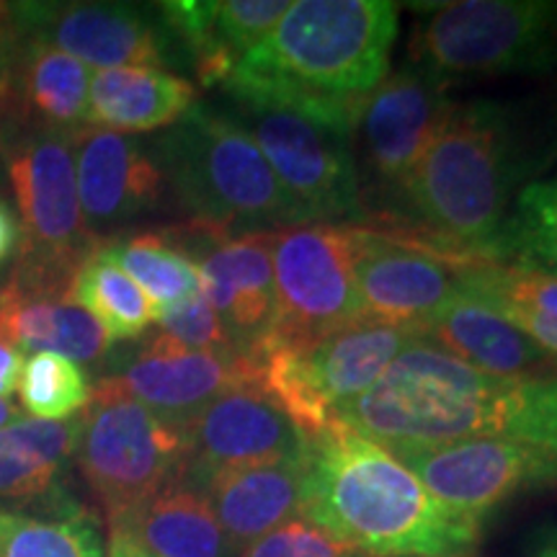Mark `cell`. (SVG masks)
Segmentation results:
<instances>
[{
    "label": "cell",
    "instance_id": "cell-28",
    "mask_svg": "<svg viewBox=\"0 0 557 557\" xmlns=\"http://www.w3.org/2000/svg\"><path fill=\"white\" fill-rule=\"evenodd\" d=\"M0 557H103V540L83 508L52 519L0 511Z\"/></svg>",
    "mask_w": 557,
    "mask_h": 557
},
{
    "label": "cell",
    "instance_id": "cell-14",
    "mask_svg": "<svg viewBox=\"0 0 557 557\" xmlns=\"http://www.w3.org/2000/svg\"><path fill=\"white\" fill-rule=\"evenodd\" d=\"M470 261L367 230L357 267L359 320L421 333L459 295Z\"/></svg>",
    "mask_w": 557,
    "mask_h": 557
},
{
    "label": "cell",
    "instance_id": "cell-38",
    "mask_svg": "<svg viewBox=\"0 0 557 557\" xmlns=\"http://www.w3.org/2000/svg\"><path fill=\"white\" fill-rule=\"evenodd\" d=\"M18 418H24V416H21V408L16 406V403L0 398V429L11 426V423H16Z\"/></svg>",
    "mask_w": 557,
    "mask_h": 557
},
{
    "label": "cell",
    "instance_id": "cell-4",
    "mask_svg": "<svg viewBox=\"0 0 557 557\" xmlns=\"http://www.w3.org/2000/svg\"><path fill=\"white\" fill-rule=\"evenodd\" d=\"M511 132L493 103L457 107L400 194L442 243L493 256L513 186Z\"/></svg>",
    "mask_w": 557,
    "mask_h": 557
},
{
    "label": "cell",
    "instance_id": "cell-19",
    "mask_svg": "<svg viewBox=\"0 0 557 557\" xmlns=\"http://www.w3.org/2000/svg\"><path fill=\"white\" fill-rule=\"evenodd\" d=\"M70 143L83 220L94 238L103 227L158 207L165 176L135 137L83 124L70 129Z\"/></svg>",
    "mask_w": 557,
    "mask_h": 557
},
{
    "label": "cell",
    "instance_id": "cell-36",
    "mask_svg": "<svg viewBox=\"0 0 557 557\" xmlns=\"http://www.w3.org/2000/svg\"><path fill=\"white\" fill-rule=\"evenodd\" d=\"M21 243V225L11 207L0 199V263H5L13 256V250Z\"/></svg>",
    "mask_w": 557,
    "mask_h": 557
},
{
    "label": "cell",
    "instance_id": "cell-37",
    "mask_svg": "<svg viewBox=\"0 0 557 557\" xmlns=\"http://www.w3.org/2000/svg\"><path fill=\"white\" fill-rule=\"evenodd\" d=\"M109 557H150V555L139 547V542L132 537L127 529L120 524H111Z\"/></svg>",
    "mask_w": 557,
    "mask_h": 557
},
{
    "label": "cell",
    "instance_id": "cell-8",
    "mask_svg": "<svg viewBox=\"0 0 557 557\" xmlns=\"http://www.w3.org/2000/svg\"><path fill=\"white\" fill-rule=\"evenodd\" d=\"M367 230L292 225L269 233L274 269V320L263 338L315 344L359 323L357 267Z\"/></svg>",
    "mask_w": 557,
    "mask_h": 557
},
{
    "label": "cell",
    "instance_id": "cell-15",
    "mask_svg": "<svg viewBox=\"0 0 557 557\" xmlns=\"http://www.w3.org/2000/svg\"><path fill=\"white\" fill-rule=\"evenodd\" d=\"M171 243L197 263L201 295L218 312L235 344L248 351L271 331L274 269L269 233L227 235L199 222L173 233Z\"/></svg>",
    "mask_w": 557,
    "mask_h": 557
},
{
    "label": "cell",
    "instance_id": "cell-21",
    "mask_svg": "<svg viewBox=\"0 0 557 557\" xmlns=\"http://www.w3.org/2000/svg\"><path fill=\"white\" fill-rule=\"evenodd\" d=\"M305 468L308 457L246 465L214 472L197 487L207 496L227 540L246 553L263 534L302 513Z\"/></svg>",
    "mask_w": 557,
    "mask_h": 557
},
{
    "label": "cell",
    "instance_id": "cell-11",
    "mask_svg": "<svg viewBox=\"0 0 557 557\" xmlns=\"http://www.w3.org/2000/svg\"><path fill=\"white\" fill-rule=\"evenodd\" d=\"M395 457L438 504L475 524L521 491L557 483L555 451L511 438H468Z\"/></svg>",
    "mask_w": 557,
    "mask_h": 557
},
{
    "label": "cell",
    "instance_id": "cell-9",
    "mask_svg": "<svg viewBox=\"0 0 557 557\" xmlns=\"http://www.w3.org/2000/svg\"><path fill=\"white\" fill-rule=\"evenodd\" d=\"M0 156L21 214L16 263L73 276L99 240L83 220L70 132L0 127Z\"/></svg>",
    "mask_w": 557,
    "mask_h": 557
},
{
    "label": "cell",
    "instance_id": "cell-20",
    "mask_svg": "<svg viewBox=\"0 0 557 557\" xmlns=\"http://www.w3.org/2000/svg\"><path fill=\"white\" fill-rule=\"evenodd\" d=\"M421 336L434 338L442 351L493 377L532 380L557 372V359L545 348L462 292L423 325Z\"/></svg>",
    "mask_w": 557,
    "mask_h": 557
},
{
    "label": "cell",
    "instance_id": "cell-22",
    "mask_svg": "<svg viewBox=\"0 0 557 557\" xmlns=\"http://www.w3.org/2000/svg\"><path fill=\"white\" fill-rule=\"evenodd\" d=\"M83 416L67 421L18 418L0 429V500H45L54 517L78 511L62 491L60 475L78 451Z\"/></svg>",
    "mask_w": 557,
    "mask_h": 557
},
{
    "label": "cell",
    "instance_id": "cell-30",
    "mask_svg": "<svg viewBox=\"0 0 557 557\" xmlns=\"http://www.w3.org/2000/svg\"><path fill=\"white\" fill-rule=\"evenodd\" d=\"M88 374L58 354H34L24 364L18 382L21 406L41 421H62L86 410L90 403Z\"/></svg>",
    "mask_w": 557,
    "mask_h": 557
},
{
    "label": "cell",
    "instance_id": "cell-33",
    "mask_svg": "<svg viewBox=\"0 0 557 557\" xmlns=\"http://www.w3.org/2000/svg\"><path fill=\"white\" fill-rule=\"evenodd\" d=\"M243 557H369L299 513L246 547Z\"/></svg>",
    "mask_w": 557,
    "mask_h": 557
},
{
    "label": "cell",
    "instance_id": "cell-24",
    "mask_svg": "<svg viewBox=\"0 0 557 557\" xmlns=\"http://www.w3.org/2000/svg\"><path fill=\"white\" fill-rule=\"evenodd\" d=\"M109 524L127 529L150 557H243L222 532L205 493L184 475Z\"/></svg>",
    "mask_w": 557,
    "mask_h": 557
},
{
    "label": "cell",
    "instance_id": "cell-39",
    "mask_svg": "<svg viewBox=\"0 0 557 557\" xmlns=\"http://www.w3.org/2000/svg\"><path fill=\"white\" fill-rule=\"evenodd\" d=\"M537 557H557V534L542 542V547L537 549Z\"/></svg>",
    "mask_w": 557,
    "mask_h": 557
},
{
    "label": "cell",
    "instance_id": "cell-32",
    "mask_svg": "<svg viewBox=\"0 0 557 557\" xmlns=\"http://www.w3.org/2000/svg\"><path fill=\"white\" fill-rule=\"evenodd\" d=\"M156 323L163 336L186 351H243L201 292L186 302L158 312Z\"/></svg>",
    "mask_w": 557,
    "mask_h": 557
},
{
    "label": "cell",
    "instance_id": "cell-16",
    "mask_svg": "<svg viewBox=\"0 0 557 557\" xmlns=\"http://www.w3.org/2000/svg\"><path fill=\"white\" fill-rule=\"evenodd\" d=\"M26 37L99 70L160 67V29L127 3H18Z\"/></svg>",
    "mask_w": 557,
    "mask_h": 557
},
{
    "label": "cell",
    "instance_id": "cell-5",
    "mask_svg": "<svg viewBox=\"0 0 557 557\" xmlns=\"http://www.w3.org/2000/svg\"><path fill=\"white\" fill-rule=\"evenodd\" d=\"M160 171L191 222L227 235L305 225L240 122L194 107L160 139Z\"/></svg>",
    "mask_w": 557,
    "mask_h": 557
},
{
    "label": "cell",
    "instance_id": "cell-18",
    "mask_svg": "<svg viewBox=\"0 0 557 557\" xmlns=\"http://www.w3.org/2000/svg\"><path fill=\"white\" fill-rule=\"evenodd\" d=\"M73 276L16 267L0 287V336L21 351L96 361L111 341L86 308L70 299Z\"/></svg>",
    "mask_w": 557,
    "mask_h": 557
},
{
    "label": "cell",
    "instance_id": "cell-27",
    "mask_svg": "<svg viewBox=\"0 0 557 557\" xmlns=\"http://www.w3.org/2000/svg\"><path fill=\"white\" fill-rule=\"evenodd\" d=\"M103 248L120 263L124 274L145 292V297L156 308V315L201 292L197 263L165 235L145 233L129 240L103 243Z\"/></svg>",
    "mask_w": 557,
    "mask_h": 557
},
{
    "label": "cell",
    "instance_id": "cell-29",
    "mask_svg": "<svg viewBox=\"0 0 557 557\" xmlns=\"http://www.w3.org/2000/svg\"><path fill=\"white\" fill-rule=\"evenodd\" d=\"M506 250L517 263L557 276V176L529 184L517 201V212L500 230L496 253Z\"/></svg>",
    "mask_w": 557,
    "mask_h": 557
},
{
    "label": "cell",
    "instance_id": "cell-12",
    "mask_svg": "<svg viewBox=\"0 0 557 557\" xmlns=\"http://www.w3.org/2000/svg\"><path fill=\"white\" fill-rule=\"evenodd\" d=\"M449 83L423 67L389 73L361 103L354 135L364 150L374 178L400 191L434 139L455 114Z\"/></svg>",
    "mask_w": 557,
    "mask_h": 557
},
{
    "label": "cell",
    "instance_id": "cell-17",
    "mask_svg": "<svg viewBox=\"0 0 557 557\" xmlns=\"http://www.w3.org/2000/svg\"><path fill=\"white\" fill-rule=\"evenodd\" d=\"M116 380L132 398L178 426L220 395L259 389L256 361L248 351H186L163 333L150 338Z\"/></svg>",
    "mask_w": 557,
    "mask_h": 557
},
{
    "label": "cell",
    "instance_id": "cell-23",
    "mask_svg": "<svg viewBox=\"0 0 557 557\" xmlns=\"http://www.w3.org/2000/svg\"><path fill=\"white\" fill-rule=\"evenodd\" d=\"M197 101V88L160 67L99 70L90 78L88 127L120 135L156 132L184 120Z\"/></svg>",
    "mask_w": 557,
    "mask_h": 557
},
{
    "label": "cell",
    "instance_id": "cell-10",
    "mask_svg": "<svg viewBox=\"0 0 557 557\" xmlns=\"http://www.w3.org/2000/svg\"><path fill=\"white\" fill-rule=\"evenodd\" d=\"M243 122L305 225L359 218L351 129L271 107L243 109Z\"/></svg>",
    "mask_w": 557,
    "mask_h": 557
},
{
    "label": "cell",
    "instance_id": "cell-25",
    "mask_svg": "<svg viewBox=\"0 0 557 557\" xmlns=\"http://www.w3.org/2000/svg\"><path fill=\"white\" fill-rule=\"evenodd\" d=\"M90 67L39 39H26L13 75L9 116L26 127L78 129L86 124Z\"/></svg>",
    "mask_w": 557,
    "mask_h": 557
},
{
    "label": "cell",
    "instance_id": "cell-26",
    "mask_svg": "<svg viewBox=\"0 0 557 557\" xmlns=\"http://www.w3.org/2000/svg\"><path fill=\"white\" fill-rule=\"evenodd\" d=\"M70 299L101 323L111 344L143 336L156 323V308L99 243L70 282Z\"/></svg>",
    "mask_w": 557,
    "mask_h": 557
},
{
    "label": "cell",
    "instance_id": "cell-7",
    "mask_svg": "<svg viewBox=\"0 0 557 557\" xmlns=\"http://www.w3.org/2000/svg\"><path fill=\"white\" fill-rule=\"evenodd\" d=\"M416 67L444 83L557 65L553 0H457L429 13L410 41Z\"/></svg>",
    "mask_w": 557,
    "mask_h": 557
},
{
    "label": "cell",
    "instance_id": "cell-6",
    "mask_svg": "<svg viewBox=\"0 0 557 557\" xmlns=\"http://www.w3.org/2000/svg\"><path fill=\"white\" fill-rule=\"evenodd\" d=\"M78 459L109 521H116L184 475V429L132 398L116 377L103 380L83 410Z\"/></svg>",
    "mask_w": 557,
    "mask_h": 557
},
{
    "label": "cell",
    "instance_id": "cell-34",
    "mask_svg": "<svg viewBox=\"0 0 557 557\" xmlns=\"http://www.w3.org/2000/svg\"><path fill=\"white\" fill-rule=\"evenodd\" d=\"M26 29L18 3H0V116H9L13 75L26 45Z\"/></svg>",
    "mask_w": 557,
    "mask_h": 557
},
{
    "label": "cell",
    "instance_id": "cell-31",
    "mask_svg": "<svg viewBox=\"0 0 557 557\" xmlns=\"http://www.w3.org/2000/svg\"><path fill=\"white\" fill-rule=\"evenodd\" d=\"M287 0H214V50L227 73L274 32Z\"/></svg>",
    "mask_w": 557,
    "mask_h": 557
},
{
    "label": "cell",
    "instance_id": "cell-1",
    "mask_svg": "<svg viewBox=\"0 0 557 557\" xmlns=\"http://www.w3.org/2000/svg\"><path fill=\"white\" fill-rule=\"evenodd\" d=\"M338 418L389 455L468 438H511L557 455V372L493 377L418 336Z\"/></svg>",
    "mask_w": 557,
    "mask_h": 557
},
{
    "label": "cell",
    "instance_id": "cell-3",
    "mask_svg": "<svg viewBox=\"0 0 557 557\" xmlns=\"http://www.w3.org/2000/svg\"><path fill=\"white\" fill-rule=\"evenodd\" d=\"M302 513L369 557H470L480 542V524L341 418L310 442Z\"/></svg>",
    "mask_w": 557,
    "mask_h": 557
},
{
    "label": "cell",
    "instance_id": "cell-2",
    "mask_svg": "<svg viewBox=\"0 0 557 557\" xmlns=\"http://www.w3.org/2000/svg\"><path fill=\"white\" fill-rule=\"evenodd\" d=\"M395 39L389 0H295L222 88L240 109H289L354 132L361 103L389 75Z\"/></svg>",
    "mask_w": 557,
    "mask_h": 557
},
{
    "label": "cell",
    "instance_id": "cell-13",
    "mask_svg": "<svg viewBox=\"0 0 557 557\" xmlns=\"http://www.w3.org/2000/svg\"><path fill=\"white\" fill-rule=\"evenodd\" d=\"M181 429L186 438L184 478L191 485L220 470L305 459L310 451V442L287 413L256 387L220 395Z\"/></svg>",
    "mask_w": 557,
    "mask_h": 557
},
{
    "label": "cell",
    "instance_id": "cell-35",
    "mask_svg": "<svg viewBox=\"0 0 557 557\" xmlns=\"http://www.w3.org/2000/svg\"><path fill=\"white\" fill-rule=\"evenodd\" d=\"M24 364V351L0 336V398L3 400H9V395L18 389Z\"/></svg>",
    "mask_w": 557,
    "mask_h": 557
}]
</instances>
